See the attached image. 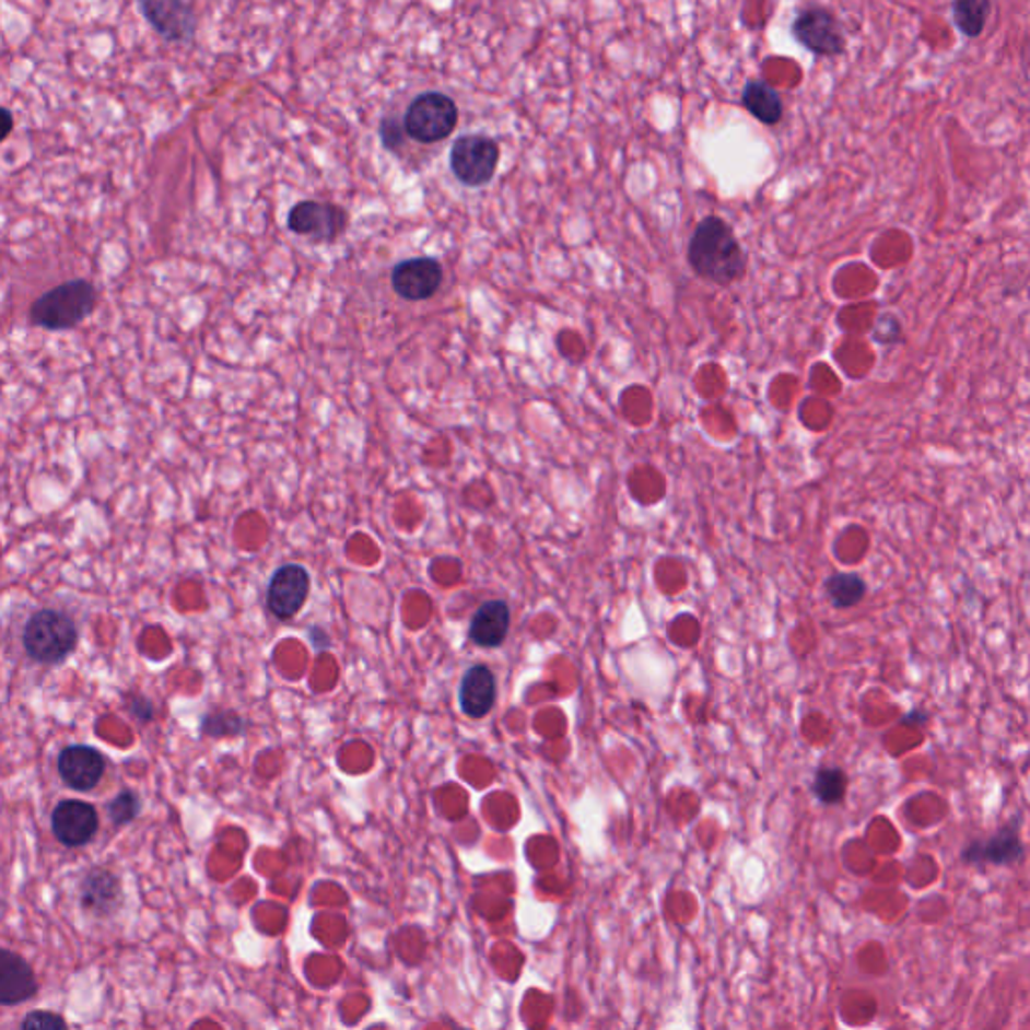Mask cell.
<instances>
[{"label":"cell","instance_id":"obj_7","mask_svg":"<svg viewBox=\"0 0 1030 1030\" xmlns=\"http://www.w3.org/2000/svg\"><path fill=\"white\" fill-rule=\"evenodd\" d=\"M141 14L167 43L186 45L198 33V16L186 0H139Z\"/></svg>","mask_w":1030,"mask_h":1030},{"label":"cell","instance_id":"obj_21","mask_svg":"<svg viewBox=\"0 0 1030 1030\" xmlns=\"http://www.w3.org/2000/svg\"><path fill=\"white\" fill-rule=\"evenodd\" d=\"M847 792V775L842 766H817L811 781V793L821 805H840Z\"/></svg>","mask_w":1030,"mask_h":1030},{"label":"cell","instance_id":"obj_9","mask_svg":"<svg viewBox=\"0 0 1030 1030\" xmlns=\"http://www.w3.org/2000/svg\"><path fill=\"white\" fill-rule=\"evenodd\" d=\"M311 592V576L306 567L299 564H286L278 567L274 576L268 584L266 602L270 612L278 620H290L299 615Z\"/></svg>","mask_w":1030,"mask_h":1030},{"label":"cell","instance_id":"obj_18","mask_svg":"<svg viewBox=\"0 0 1030 1030\" xmlns=\"http://www.w3.org/2000/svg\"><path fill=\"white\" fill-rule=\"evenodd\" d=\"M741 101L745 109L763 126H777L785 114V105L781 100L780 91L771 87L763 79L747 81L742 89Z\"/></svg>","mask_w":1030,"mask_h":1030},{"label":"cell","instance_id":"obj_12","mask_svg":"<svg viewBox=\"0 0 1030 1030\" xmlns=\"http://www.w3.org/2000/svg\"><path fill=\"white\" fill-rule=\"evenodd\" d=\"M443 282V270L435 258L402 260L390 272L393 290L405 301H428Z\"/></svg>","mask_w":1030,"mask_h":1030},{"label":"cell","instance_id":"obj_16","mask_svg":"<svg viewBox=\"0 0 1030 1030\" xmlns=\"http://www.w3.org/2000/svg\"><path fill=\"white\" fill-rule=\"evenodd\" d=\"M498 701V680L488 666H471L459 684V706L469 718L490 715Z\"/></svg>","mask_w":1030,"mask_h":1030},{"label":"cell","instance_id":"obj_19","mask_svg":"<svg viewBox=\"0 0 1030 1030\" xmlns=\"http://www.w3.org/2000/svg\"><path fill=\"white\" fill-rule=\"evenodd\" d=\"M826 596L833 608L850 610L866 598L867 584L855 572H835L823 584Z\"/></svg>","mask_w":1030,"mask_h":1030},{"label":"cell","instance_id":"obj_10","mask_svg":"<svg viewBox=\"0 0 1030 1030\" xmlns=\"http://www.w3.org/2000/svg\"><path fill=\"white\" fill-rule=\"evenodd\" d=\"M349 222L347 212L325 201L304 200L296 203L289 214V227L294 234L313 236L316 239H335L344 232Z\"/></svg>","mask_w":1030,"mask_h":1030},{"label":"cell","instance_id":"obj_22","mask_svg":"<svg viewBox=\"0 0 1030 1030\" xmlns=\"http://www.w3.org/2000/svg\"><path fill=\"white\" fill-rule=\"evenodd\" d=\"M246 730V721L232 711H218L203 716L201 733L212 739L222 737H236Z\"/></svg>","mask_w":1030,"mask_h":1030},{"label":"cell","instance_id":"obj_1","mask_svg":"<svg viewBox=\"0 0 1030 1030\" xmlns=\"http://www.w3.org/2000/svg\"><path fill=\"white\" fill-rule=\"evenodd\" d=\"M687 260L692 272L716 286H729L747 272V251L727 220L706 215L692 230Z\"/></svg>","mask_w":1030,"mask_h":1030},{"label":"cell","instance_id":"obj_4","mask_svg":"<svg viewBox=\"0 0 1030 1030\" xmlns=\"http://www.w3.org/2000/svg\"><path fill=\"white\" fill-rule=\"evenodd\" d=\"M457 121H459L457 103L441 91H428V93L417 95L415 100L407 105V112L402 115V127H405L407 138L423 145H431V143L449 138L457 127Z\"/></svg>","mask_w":1030,"mask_h":1030},{"label":"cell","instance_id":"obj_24","mask_svg":"<svg viewBox=\"0 0 1030 1030\" xmlns=\"http://www.w3.org/2000/svg\"><path fill=\"white\" fill-rule=\"evenodd\" d=\"M378 138H381V143L385 145V150L389 151H399L405 143V127H402V119H399L397 115H387L381 119V126H378Z\"/></svg>","mask_w":1030,"mask_h":1030},{"label":"cell","instance_id":"obj_3","mask_svg":"<svg viewBox=\"0 0 1030 1030\" xmlns=\"http://www.w3.org/2000/svg\"><path fill=\"white\" fill-rule=\"evenodd\" d=\"M97 304V292L87 280H69L33 302L31 323L49 330H69L81 325Z\"/></svg>","mask_w":1030,"mask_h":1030},{"label":"cell","instance_id":"obj_2","mask_svg":"<svg viewBox=\"0 0 1030 1030\" xmlns=\"http://www.w3.org/2000/svg\"><path fill=\"white\" fill-rule=\"evenodd\" d=\"M79 630L71 616L57 608H43L26 620L23 646L38 665H63L75 653Z\"/></svg>","mask_w":1030,"mask_h":1030},{"label":"cell","instance_id":"obj_5","mask_svg":"<svg viewBox=\"0 0 1030 1030\" xmlns=\"http://www.w3.org/2000/svg\"><path fill=\"white\" fill-rule=\"evenodd\" d=\"M453 176L467 188L488 186L500 165V145L481 133H467L453 141L449 153Z\"/></svg>","mask_w":1030,"mask_h":1030},{"label":"cell","instance_id":"obj_26","mask_svg":"<svg viewBox=\"0 0 1030 1030\" xmlns=\"http://www.w3.org/2000/svg\"><path fill=\"white\" fill-rule=\"evenodd\" d=\"M888 318H890V313H883L876 325V330H874V339L881 342V344H893L898 342L900 337H902V325L898 318H893L892 327H888Z\"/></svg>","mask_w":1030,"mask_h":1030},{"label":"cell","instance_id":"obj_11","mask_svg":"<svg viewBox=\"0 0 1030 1030\" xmlns=\"http://www.w3.org/2000/svg\"><path fill=\"white\" fill-rule=\"evenodd\" d=\"M1025 857L1017 821H1010L994 831L988 840H974L962 850V862L968 866H1013Z\"/></svg>","mask_w":1030,"mask_h":1030},{"label":"cell","instance_id":"obj_27","mask_svg":"<svg viewBox=\"0 0 1030 1030\" xmlns=\"http://www.w3.org/2000/svg\"><path fill=\"white\" fill-rule=\"evenodd\" d=\"M127 711L138 718L139 723H150L155 715V709L148 697L143 694H129Z\"/></svg>","mask_w":1030,"mask_h":1030},{"label":"cell","instance_id":"obj_17","mask_svg":"<svg viewBox=\"0 0 1030 1030\" xmlns=\"http://www.w3.org/2000/svg\"><path fill=\"white\" fill-rule=\"evenodd\" d=\"M512 612L503 600L481 604L469 624V639L481 648H498L510 632Z\"/></svg>","mask_w":1030,"mask_h":1030},{"label":"cell","instance_id":"obj_23","mask_svg":"<svg viewBox=\"0 0 1030 1030\" xmlns=\"http://www.w3.org/2000/svg\"><path fill=\"white\" fill-rule=\"evenodd\" d=\"M141 814V799L136 792L124 789L107 804V816L117 828L129 826Z\"/></svg>","mask_w":1030,"mask_h":1030},{"label":"cell","instance_id":"obj_20","mask_svg":"<svg viewBox=\"0 0 1030 1030\" xmlns=\"http://www.w3.org/2000/svg\"><path fill=\"white\" fill-rule=\"evenodd\" d=\"M991 14L993 0H952V21L962 37H981Z\"/></svg>","mask_w":1030,"mask_h":1030},{"label":"cell","instance_id":"obj_8","mask_svg":"<svg viewBox=\"0 0 1030 1030\" xmlns=\"http://www.w3.org/2000/svg\"><path fill=\"white\" fill-rule=\"evenodd\" d=\"M50 830L65 847H83L100 830L97 809L81 799L61 801L50 814Z\"/></svg>","mask_w":1030,"mask_h":1030},{"label":"cell","instance_id":"obj_14","mask_svg":"<svg viewBox=\"0 0 1030 1030\" xmlns=\"http://www.w3.org/2000/svg\"><path fill=\"white\" fill-rule=\"evenodd\" d=\"M79 902L91 916H115L124 905L121 880L105 867L91 869L79 886Z\"/></svg>","mask_w":1030,"mask_h":1030},{"label":"cell","instance_id":"obj_6","mask_svg":"<svg viewBox=\"0 0 1030 1030\" xmlns=\"http://www.w3.org/2000/svg\"><path fill=\"white\" fill-rule=\"evenodd\" d=\"M792 35L804 49L817 57H838L845 52L847 45L842 23L821 4H807L797 13Z\"/></svg>","mask_w":1030,"mask_h":1030},{"label":"cell","instance_id":"obj_28","mask_svg":"<svg viewBox=\"0 0 1030 1030\" xmlns=\"http://www.w3.org/2000/svg\"><path fill=\"white\" fill-rule=\"evenodd\" d=\"M14 117L7 107H0V143L13 133Z\"/></svg>","mask_w":1030,"mask_h":1030},{"label":"cell","instance_id":"obj_29","mask_svg":"<svg viewBox=\"0 0 1030 1030\" xmlns=\"http://www.w3.org/2000/svg\"><path fill=\"white\" fill-rule=\"evenodd\" d=\"M926 721H928V713H924L922 709H914L910 715L902 716L904 725H926Z\"/></svg>","mask_w":1030,"mask_h":1030},{"label":"cell","instance_id":"obj_25","mask_svg":"<svg viewBox=\"0 0 1030 1030\" xmlns=\"http://www.w3.org/2000/svg\"><path fill=\"white\" fill-rule=\"evenodd\" d=\"M21 1029H67V1020H65L61 1015H57V1013H49V1010H33V1013H28V1015L23 1018V1022H21Z\"/></svg>","mask_w":1030,"mask_h":1030},{"label":"cell","instance_id":"obj_15","mask_svg":"<svg viewBox=\"0 0 1030 1030\" xmlns=\"http://www.w3.org/2000/svg\"><path fill=\"white\" fill-rule=\"evenodd\" d=\"M38 993L37 974L25 958L0 948V1006L25 1005Z\"/></svg>","mask_w":1030,"mask_h":1030},{"label":"cell","instance_id":"obj_13","mask_svg":"<svg viewBox=\"0 0 1030 1030\" xmlns=\"http://www.w3.org/2000/svg\"><path fill=\"white\" fill-rule=\"evenodd\" d=\"M59 775L67 787L87 793L95 789L105 773V757L95 747L71 745L65 747L57 761Z\"/></svg>","mask_w":1030,"mask_h":1030}]
</instances>
